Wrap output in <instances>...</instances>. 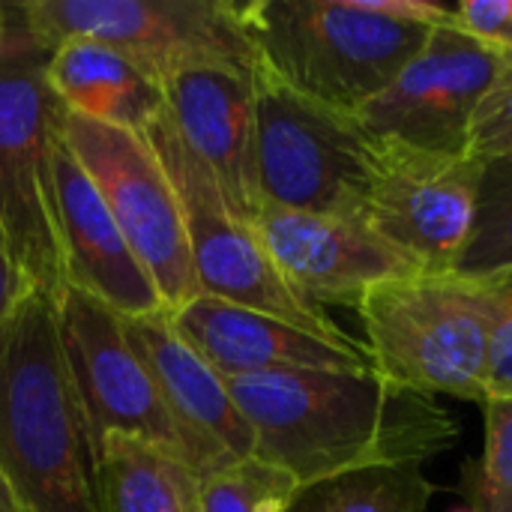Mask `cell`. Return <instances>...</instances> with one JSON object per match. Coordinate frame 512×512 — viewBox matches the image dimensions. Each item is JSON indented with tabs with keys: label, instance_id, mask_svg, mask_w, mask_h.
<instances>
[{
	"label": "cell",
	"instance_id": "obj_1",
	"mask_svg": "<svg viewBox=\"0 0 512 512\" xmlns=\"http://www.w3.org/2000/svg\"><path fill=\"white\" fill-rule=\"evenodd\" d=\"M225 384L252 429V456L297 489L369 468H423L459 441V420L438 399L378 372L276 369Z\"/></svg>",
	"mask_w": 512,
	"mask_h": 512
},
{
	"label": "cell",
	"instance_id": "obj_2",
	"mask_svg": "<svg viewBox=\"0 0 512 512\" xmlns=\"http://www.w3.org/2000/svg\"><path fill=\"white\" fill-rule=\"evenodd\" d=\"M0 474L18 512H105L99 444L42 294L0 330Z\"/></svg>",
	"mask_w": 512,
	"mask_h": 512
},
{
	"label": "cell",
	"instance_id": "obj_3",
	"mask_svg": "<svg viewBox=\"0 0 512 512\" xmlns=\"http://www.w3.org/2000/svg\"><path fill=\"white\" fill-rule=\"evenodd\" d=\"M243 21L270 78L342 114L372 102L432 33L369 0H243Z\"/></svg>",
	"mask_w": 512,
	"mask_h": 512
},
{
	"label": "cell",
	"instance_id": "obj_4",
	"mask_svg": "<svg viewBox=\"0 0 512 512\" xmlns=\"http://www.w3.org/2000/svg\"><path fill=\"white\" fill-rule=\"evenodd\" d=\"M0 48V237L33 294L54 303L69 291L54 201V138L60 102L45 66L51 48L24 30L15 6Z\"/></svg>",
	"mask_w": 512,
	"mask_h": 512
},
{
	"label": "cell",
	"instance_id": "obj_5",
	"mask_svg": "<svg viewBox=\"0 0 512 512\" xmlns=\"http://www.w3.org/2000/svg\"><path fill=\"white\" fill-rule=\"evenodd\" d=\"M354 312L381 378L432 399L486 402L489 321L477 282L420 273L372 288Z\"/></svg>",
	"mask_w": 512,
	"mask_h": 512
},
{
	"label": "cell",
	"instance_id": "obj_6",
	"mask_svg": "<svg viewBox=\"0 0 512 512\" xmlns=\"http://www.w3.org/2000/svg\"><path fill=\"white\" fill-rule=\"evenodd\" d=\"M258 204L363 222L381 171V144L351 114L324 108L258 69L255 78Z\"/></svg>",
	"mask_w": 512,
	"mask_h": 512
},
{
	"label": "cell",
	"instance_id": "obj_7",
	"mask_svg": "<svg viewBox=\"0 0 512 512\" xmlns=\"http://www.w3.org/2000/svg\"><path fill=\"white\" fill-rule=\"evenodd\" d=\"M159 153L183 210L198 291L330 342H357L324 309L309 303L273 264L258 231L225 198L210 168L189 150L168 111L144 132Z\"/></svg>",
	"mask_w": 512,
	"mask_h": 512
},
{
	"label": "cell",
	"instance_id": "obj_8",
	"mask_svg": "<svg viewBox=\"0 0 512 512\" xmlns=\"http://www.w3.org/2000/svg\"><path fill=\"white\" fill-rule=\"evenodd\" d=\"M12 6L42 45L105 42L159 81L210 63L261 69L240 0H12Z\"/></svg>",
	"mask_w": 512,
	"mask_h": 512
},
{
	"label": "cell",
	"instance_id": "obj_9",
	"mask_svg": "<svg viewBox=\"0 0 512 512\" xmlns=\"http://www.w3.org/2000/svg\"><path fill=\"white\" fill-rule=\"evenodd\" d=\"M57 132L105 198L168 312L195 300L201 291L180 198L153 144L138 132L102 126L63 108Z\"/></svg>",
	"mask_w": 512,
	"mask_h": 512
},
{
	"label": "cell",
	"instance_id": "obj_10",
	"mask_svg": "<svg viewBox=\"0 0 512 512\" xmlns=\"http://www.w3.org/2000/svg\"><path fill=\"white\" fill-rule=\"evenodd\" d=\"M510 63L512 54L465 33L450 18L432 27L402 72L351 117L378 144L471 153L474 117Z\"/></svg>",
	"mask_w": 512,
	"mask_h": 512
},
{
	"label": "cell",
	"instance_id": "obj_11",
	"mask_svg": "<svg viewBox=\"0 0 512 512\" xmlns=\"http://www.w3.org/2000/svg\"><path fill=\"white\" fill-rule=\"evenodd\" d=\"M486 159L381 144L363 222L423 273H453L480 210Z\"/></svg>",
	"mask_w": 512,
	"mask_h": 512
},
{
	"label": "cell",
	"instance_id": "obj_12",
	"mask_svg": "<svg viewBox=\"0 0 512 512\" xmlns=\"http://www.w3.org/2000/svg\"><path fill=\"white\" fill-rule=\"evenodd\" d=\"M54 315L63 363L96 444L126 435L186 459V444L153 375L129 345L120 315L75 288L63 294Z\"/></svg>",
	"mask_w": 512,
	"mask_h": 512
},
{
	"label": "cell",
	"instance_id": "obj_13",
	"mask_svg": "<svg viewBox=\"0 0 512 512\" xmlns=\"http://www.w3.org/2000/svg\"><path fill=\"white\" fill-rule=\"evenodd\" d=\"M249 222L279 273L318 309H357L372 288L423 273L411 258L357 219L258 204Z\"/></svg>",
	"mask_w": 512,
	"mask_h": 512
},
{
	"label": "cell",
	"instance_id": "obj_14",
	"mask_svg": "<svg viewBox=\"0 0 512 512\" xmlns=\"http://www.w3.org/2000/svg\"><path fill=\"white\" fill-rule=\"evenodd\" d=\"M120 321L129 345L156 381L195 474L207 477L219 468L249 459L255 438L225 378L177 336L168 312Z\"/></svg>",
	"mask_w": 512,
	"mask_h": 512
},
{
	"label": "cell",
	"instance_id": "obj_15",
	"mask_svg": "<svg viewBox=\"0 0 512 512\" xmlns=\"http://www.w3.org/2000/svg\"><path fill=\"white\" fill-rule=\"evenodd\" d=\"M54 201L69 288L105 303L120 318L165 315L150 273L126 243L105 198L78 165L66 141L54 138Z\"/></svg>",
	"mask_w": 512,
	"mask_h": 512
},
{
	"label": "cell",
	"instance_id": "obj_16",
	"mask_svg": "<svg viewBox=\"0 0 512 512\" xmlns=\"http://www.w3.org/2000/svg\"><path fill=\"white\" fill-rule=\"evenodd\" d=\"M255 78L237 66H186L162 81L174 129L219 180L228 204L252 219L255 183Z\"/></svg>",
	"mask_w": 512,
	"mask_h": 512
},
{
	"label": "cell",
	"instance_id": "obj_17",
	"mask_svg": "<svg viewBox=\"0 0 512 512\" xmlns=\"http://www.w3.org/2000/svg\"><path fill=\"white\" fill-rule=\"evenodd\" d=\"M177 336L192 345L222 378L276 369H354L375 372L366 345L330 342L279 318L198 294L168 312Z\"/></svg>",
	"mask_w": 512,
	"mask_h": 512
},
{
	"label": "cell",
	"instance_id": "obj_18",
	"mask_svg": "<svg viewBox=\"0 0 512 512\" xmlns=\"http://www.w3.org/2000/svg\"><path fill=\"white\" fill-rule=\"evenodd\" d=\"M45 78L63 111L102 126L144 135L168 111L162 81L105 42L66 39L54 45Z\"/></svg>",
	"mask_w": 512,
	"mask_h": 512
},
{
	"label": "cell",
	"instance_id": "obj_19",
	"mask_svg": "<svg viewBox=\"0 0 512 512\" xmlns=\"http://www.w3.org/2000/svg\"><path fill=\"white\" fill-rule=\"evenodd\" d=\"M99 483L105 512H201L195 468L138 438L99 441Z\"/></svg>",
	"mask_w": 512,
	"mask_h": 512
},
{
	"label": "cell",
	"instance_id": "obj_20",
	"mask_svg": "<svg viewBox=\"0 0 512 512\" xmlns=\"http://www.w3.org/2000/svg\"><path fill=\"white\" fill-rule=\"evenodd\" d=\"M438 492L420 465L369 468L300 489L285 512H426Z\"/></svg>",
	"mask_w": 512,
	"mask_h": 512
},
{
	"label": "cell",
	"instance_id": "obj_21",
	"mask_svg": "<svg viewBox=\"0 0 512 512\" xmlns=\"http://www.w3.org/2000/svg\"><path fill=\"white\" fill-rule=\"evenodd\" d=\"M483 453L462 471V492L477 512H512V399H486Z\"/></svg>",
	"mask_w": 512,
	"mask_h": 512
},
{
	"label": "cell",
	"instance_id": "obj_22",
	"mask_svg": "<svg viewBox=\"0 0 512 512\" xmlns=\"http://www.w3.org/2000/svg\"><path fill=\"white\" fill-rule=\"evenodd\" d=\"M297 492L285 471L249 456L201 477V512H264L270 504L288 507Z\"/></svg>",
	"mask_w": 512,
	"mask_h": 512
},
{
	"label": "cell",
	"instance_id": "obj_23",
	"mask_svg": "<svg viewBox=\"0 0 512 512\" xmlns=\"http://www.w3.org/2000/svg\"><path fill=\"white\" fill-rule=\"evenodd\" d=\"M504 270H512V189L483 183L477 225L453 276L483 279Z\"/></svg>",
	"mask_w": 512,
	"mask_h": 512
},
{
	"label": "cell",
	"instance_id": "obj_24",
	"mask_svg": "<svg viewBox=\"0 0 512 512\" xmlns=\"http://www.w3.org/2000/svg\"><path fill=\"white\" fill-rule=\"evenodd\" d=\"M471 282H477L489 321L486 399H512V270Z\"/></svg>",
	"mask_w": 512,
	"mask_h": 512
},
{
	"label": "cell",
	"instance_id": "obj_25",
	"mask_svg": "<svg viewBox=\"0 0 512 512\" xmlns=\"http://www.w3.org/2000/svg\"><path fill=\"white\" fill-rule=\"evenodd\" d=\"M468 150L486 162L512 150V63L510 69L498 78V84L492 87L486 102L480 105L474 126H471Z\"/></svg>",
	"mask_w": 512,
	"mask_h": 512
},
{
	"label": "cell",
	"instance_id": "obj_26",
	"mask_svg": "<svg viewBox=\"0 0 512 512\" xmlns=\"http://www.w3.org/2000/svg\"><path fill=\"white\" fill-rule=\"evenodd\" d=\"M450 18L465 33L512 54V0H462L450 6Z\"/></svg>",
	"mask_w": 512,
	"mask_h": 512
},
{
	"label": "cell",
	"instance_id": "obj_27",
	"mask_svg": "<svg viewBox=\"0 0 512 512\" xmlns=\"http://www.w3.org/2000/svg\"><path fill=\"white\" fill-rule=\"evenodd\" d=\"M27 294H33V291L27 288L24 276L15 267V258H12L9 246L0 237V330L15 318V312L21 309Z\"/></svg>",
	"mask_w": 512,
	"mask_h": 512
},
{
	"label": "cell",
	"instance_id": "obj_28",
	"mask_svg": "<svg viewBox=\"0 0 512 512\" xmlns=\"http://www.w3.org/2000/svg\"><path fill=\"white\" fill-rule=\"evenodd\" d=\"M483 183L501 186V189H512V150L510 153H504V156H498V159H492V162H486V177H483Z\"/></svg>",
	"mask_w": 512,
	"mask_h": 512
},
{
	"label": "cell",
	"instance_id": "obj_29",
	"mask_svg": "<svg viewBox=\"0 0 512 512\" xmlns=\"http://www.w3.org/2000/svg\"><path fill=\"white\" fill-rule=\"evenodd\" d=\"M0 512H18L15 510L12 495H9V489H6V483H3V474H0Z\"/></svg>",
	"mask_w": 512,
	"mask_h": 512
},
{
	"label": "cell",
	"instance_id": "obj_30",
	"mask_svg": "<svg viewBox=\"0 0 512 512\" xmlns=\"http://www.w3.org/2000/svg\"><path fill=\"white\" fill-rule=\"evenodd\" d=\"M264 512H285V507H282V504H270Z\"/></svg>",
	"mask_w": 512,
	"mask_h": 512
},
{
	"label": "cell",
	"instance_id": "obj_31",
	"mask_svg": "<svg viewBox=\"0 0 512 512\" xmlns=\"http://www.w3.org/2000/svg\"><path fill=\"white\" fill-rule=\"evenodd\" d=\"M3 21H6V3L0 0V24H3Z\"/></svg>",
	"mask_w": 512,
	"mask_h": 512
},
{
	"label": "cell",
	"instance_id": "obj_32",
	"mask_svg": "<svg viewBox=\"0 0 512 512\" xmlns=\"http://www.w3.org/2000/svg\"><path fill=\"white\" fill-rule=\"evenodd\" d=\"M453 512H477V510H471V507H456Z\"/></svg>",
	"mask_w": 512,
	"mask_h": 512
}]
</instances>
